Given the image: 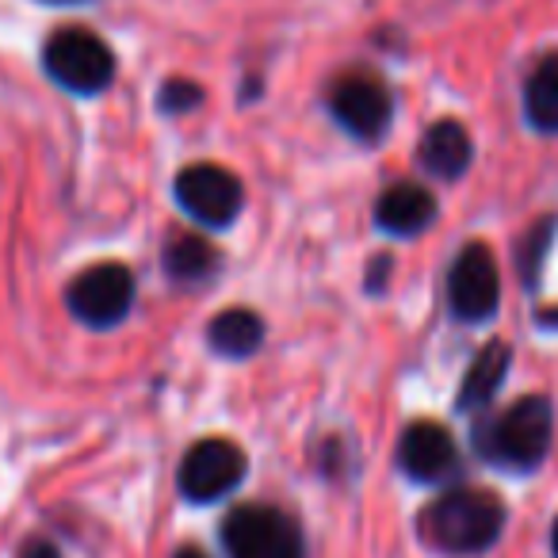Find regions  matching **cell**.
Masks as SVG:
<instances>
[{
	"label": "cell",
	"mask_w": 558,
	"mask_h": 558,
	"mask_svg": "<svg viewBox=\"0 0 558 558\" xmlns=\"http://www.w3.org/2000/svg\"><path fill=\"white\" fill-rule=\"evenodd\" d=\"M43 70L65 93L96 96L116 81V54L88 27H62L43 47Z\"/></svg>",
	"instance_id": "obj_3"
},
{
	"label": "cell",
	"mask_w": 558,
	"mask_h": 558,
	"mask_svg": "<svg viewBox=\"0 0 558 558\" xmlns=\"http://www.w3.org/2000/svg\"><path fill=\"white\" fill-rule=\"evenodd\" d=\"M550 436H555V413L547 398H520L509 410L482 421L474 433V448L497 466L535 471L550 451Z\"/></svg>",
	"instance_id": "obj_2"
},
{
	"label": "cell",
	"mask_w": 558,
	"mask_h": 558,
	"mask_svg": "<svg viewBox=\"0 0 558 558\" xmlns=\"http://www.w3.org/2000/svg\"><path fill=\"white\" fill-rule=\"evenodd\" d=\"M177 558H207L203 550H195V547H184V550H177Z\"/></svg>",
	"instance_id": "obj_20"
},
{
	"label": "cell",
	"mask_w": 558,
	"mask_h": 558,
	"mask_svg": "<svg viewBox=\"0 0 558 558\" xmlns=\"http://www.w3.org/2000/svg\"><path fill=\"white\" fill-rule=\"evenodd\" d=\"M222 543L230 558H303V535L271 505H241L226 517Z\"/></svg>",
	"instance_id": "obj_4"
},
{
	"label": "cell",
	"mask_w": 558,
	"mask_h": 558,
	"mask_svg": "<svg viewBox=\"0 0 558 558\" xmlns=\"http://www.w3.org/2000/svg\"><path fill=\"white\" fill-rule=\"evenodd\" d=\"M157 104H161L165 116H184V111H192L203 104V88L192 85V81H165Z\"/></svg>",
	"instance_id": "obj_17"
},
{
	"label": "cell",
	"mask_w": 558,
	"mask_h": 558,
	"mask_svg": "<svg viewBox=\"0 0 558 558\" xmlns=\"http://www.w3.org/2000/svg\"><path fill=\"white\" fill-rule=\"evenodd\" d=\"M73 318L93 329H111L131 314L134 306V276L123 264H96L81 271L65 291Z\"/></svg>",
	"instance_id": "obj_5"
},
{
	"label": "cell",
	"mask_w": 558,
	"mask_h": 558,
	"mask_svg": "<svg viewBox=\"0 0 558 558\" xmlns=\"http://www.w3.org/2000/svg\"><path fill=\"white\" fill-rule=\"evenodd\" d=\"M550 543H555V555H558V520H555V532H550Z\"/></svg>",
	"instance_id": "obj_22"
},
{
	"label": "cell",
	"mask_w": 558,
	"mask_h": 558,
	"mask_svg": "<svg viewBox=\"0 0 558 558\" xmlns=\"http://www.w3.org/2000/svg\"><path fill=\"white\" fill-rule=\"evenodd\" d=\"M218 268V253L210 241L195 238V233H177V238L165 245V271L177 283H203Z\"/></svg>",
	"instance_id": "obj_16"
},
{
	"label": "cell",
	"mask_w": 558,
	"mask_h": 558,
	"mask_svg": "<svg viewBox=\"0 0 558 558\" xmlns=\"http://www.w3.org/2000/svg\"><path fill=\"white\" fill-rule=\"evenodd\" d=\"M448 303L463 322L494 318L501 303V279L486 245H466L448 271Z\"/></svg>",
	"instance_id": "obj_9"
},
{
	"label": "cell",
	"mask_w": 558,
	"mask_h": 558,
	"mask_svg": "<svg viewBox=\"0 0 558 558\" xmlns=\"http://www.w3.org/2000/svg\"><path fill=\"white\" fill-rule=\"evenodd\" d=\"M436 218V199L421 184H390L375 203V222L387 233H421Z\"/></svg>",
	"instance_id": "obj_11"
},
{
	"label": "cell",
	"mask_w": 558,
	"mask_h": 558,
	"mask_svg": "<svg viewBox=\"0 0 558 558\" xmlns=\"http://www.w3.org/2000/svg\"><path fill=\"white\" fill-rule=\"evenodd\" d=\"M16 558H62V555H58L54 543H47V539H27L24 547L16 550Z\"/></svg>",
	"instance_id": "obj_18"
},
{
	"label": "cell",
	"mask_w": 558,
	"mask_h": 558,
	"mask_svg": "<svg viewBox=\"0 0 558 558\" xmlns=\"http://www.w3.org/2000/svg\"><path fill=\"white\" fill-rule=\"evenodd\" d=\"M505 527V505L489 489H451L421 512V535L444 555H478Z\"/></svg>",
	"instance_id": "obj_1"
},
{
	"label": "cell",
	"mask_w": 558,
	"mask_h": 558,
	"mask_svg": "<svg viewBox=\"0 0 558 558\" xmlns=\"http://www.w3.org/2000/svg\"><path fill=\"white\" fill-rule=\"evenodd\" d=\"M509 364H512V349L505 341H489L486 349L474 356V364L466 367L463 375V387H459V398L456 405L463 413L471 410H486L494 402V395L501 390L505 375H509Z\"/></svg>",
	"instance_id": "obj_13"
},
{
	"label": "cell",
	"mask_w": 558,
	"mask_h": 558,
	"mask_svg": "<svg viewBox=\"0 0 558 558\" xmlns=\"http://www.w3.org/2000/svg\"><path fill=\"white\" fill-rule=\"evenodd\" d=\"M245 451L226 436H207L195 448H187L180 463V494L187 501H218L226 497L241 478H245Z\"/></svg>",
	"instance_id": "obj_6"
},
{
	"label": "cell",
	"mask_w": 558,
	"mask_h": 558,
	"mask_svg": "<svg viewBox=\"0 0 558 558\" xmlns=\"http://www.w3.org/2000/svg\"><path fill=\"white\" fill-rule=\"evenodd\" d=\"M459 451L456 440L444 425L436 421H417L402 433L398 440V466L410 474L413 482H440L456 471Z\"/></svg>",
	"instance_id": "obj_10"
},
{
	"label": "cell",
	"mask_w": 558,
	"mask_h": 558,
	"mask_svg": "<svg viewBox=\"0 0 558 558\" xmlns=\"http://www.w3.org/2000/svg\"><path fill=\"white\" fill-rule=\"evenodd\" d=\"M43 4H85V0H43Z\"/></svg>",
	"instance_id": "obj_21"
},
{
	"label": "cell",
	"mask_w": 558,
	"mask_h": 558,
	"mask_svg": "<svg viewBox=\"0 0 558 558\" xmlns=\"http://www.w3.org/2000/svg\"><path fill=\"white\" fill-rule=\"evenodd\" d=\"M329 111L360 142H379L395 119V96L372 73H349L329 93Z\"/></svg>",
	"instance_id": "obj_7"
},
{
	"label": "cell",
	"mask_w": 558,
	"mask_h": 558,
	"mask_svg": "<svg viewBox=\"0 0 558 558\" xmlns=\"http://www.w3.org/2000/svg\"><path fill=\"white\" fill-rule=\"evenodd\" d=\"M524 116L535 131L558 134V54H547L524 85Z\"/></svg>",
	"instance_id": "obj_15"
},
{
	"label": "cell",
	"mask_w": 558,
	"mask_h": 558,
	"mask_svg": "<svg viewBox=\"0 0 558 558\" xmlns=\"http://www.w3.org/2000/svg\"><path fill=\"white\" fill-rule=\"evenodd\" d=\"M177 203L195 222L230 226L245 203V192H241V180L222 165H187L177 177Z\"/></svg>",
	"instance_id": "obj_8"
},
{
	"label": "cell",
	"mask_w": 558,
	"mask_h": 558,
	"mask_svg": "<svg viewBox=\"0 0 558 558\" xmlns=\"http://www.w3.org/2000/svg\"><path fill=\"white\" fill-rule=\"evenodd\" d=\"M471 157H474L471 134L456 119L433 123L425 131V138H421V165L440 180H459L466 172V165H471Z\"/></svg>",
	"instance_id": "obj_12"
},
{
	"label": "cell",
	"mask_w": 558,
	"mask_h": 558,
	"mask_svg": "<svg viewBox=\"0 0 558 558\" xmlns=\"http://www.w3.org/2000/svg\"><path fill=\"white\" fill-rule=\"evenodd\" d=\"M387 271H390V256H379V260H375V268H372V276H367V288L383 291V279H387Z\"/></svg>",
	"instance_id": "obj_19"
},
{
	"label": "cell",
	"mask_w": 558,
	"mask_h": 558,
	"mask_svg": "<svg viewBox=\"0 0 558 558\" xmlns=\"http://www.w3.org/2000/svg\"><path fill=\"white\" fill-rule=\"evenodd\" d=\"M207 341L218 356H230V360H241V356H253L264 341V322L256 318L253 311H222L215 314L207 329Z\"/></svg>",
	"instance_id": "obj_14"
}]
</instances>
